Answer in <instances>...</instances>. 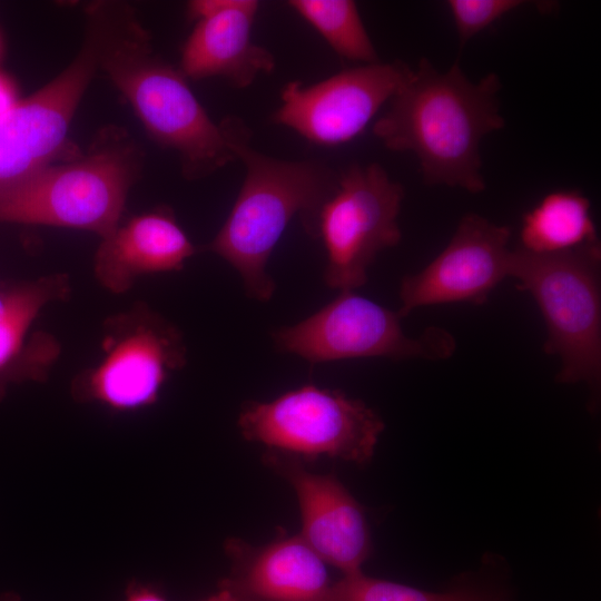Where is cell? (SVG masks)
<instances>
[{
	"label": "cell",
	"mask_w": 601,
	"mask_h": 601,
	"mask_svg": "<svg viewBox=\"0 0 601 601\" xmlns=\"http://www.w3.org/2000/svg\"><path fill=\"white\" fill-rule=\"evenodd\" d=\"M521 248L536 254L570 250L598 242L590 200L577 190H558L544 196L524 214Z\"/></svg>",
	"instance_id": "cell-18"
},
{
	"label": "cell",
	"mask_w": 601,
	"mask_h": 601,
	"mask_svg": "<svg viewBox=\"0 0 601 601\" xmlns=\"http://www.w3.org/2000/svg\"><path fill=\"white\" fill-rule=\"evenodd\" d=\"M510 238V227L465 215L446 247L422 270L402 278L400 317L428 305L485 302L509 277Z\"/></svg>",
	"instance_id": "cell-12"
},
{
	"label": "cell",
	"mask_w": 601,
	"mask_h": 601,
	"mask_svg": "<svg viewBox=\"0 0 601 601\" xmlns=\"http://www.w3.org/2000/svg\"><path fill=\"white\" fill-rule=\"evenodd\" d=\"M328 601H510L499 589L480 584H462L444 592H431L382 580L362 571L343 574L333 582Z\"/></svg>",
	"instance_id": "cell-20"
},
{
	"label": "cell",
	"mask_w": 601,
	"mask_h": 601,
	"mask_svg": "<svg viewBox=\"0 0 601 601\" xmlns=\"http://www.w3.org/2000/svg\"><path fill=\"white\" fill-rule=\"evenodd\" d=\"M287 6L308 22L342 58L362 65L378 62L376 49L351 0H289Z\"/></svg>",
	"instance_id": "cell-19"
},
{
	"label": "cell",
	"mask_w": 601,
	"mask_h": 601,
	"mask_svg": "<svg viewBox=\"0 0 601 601\" xmlns=\"http://www.w3.org/2000/svg\"><path fill=\"white\" fill-rule=\"evenodd\" d=\"M238 427L247 441L300 459L329 456L365 464L385 424L363 401L307 384L269 402H247Z\"/></svg>",
	"instance_id": "cell-6"
},
{
	"label": "cell",
	"mask_w": 601,
	"mask_h": 601,
	"mask_svg": "<svg viewBox=\"0 0 601 601\" xmlns=\"http://www.w3.org/2000/svg\"><path fill=\"white\" fill-rule=\"evenodd\" d=\"M19 102L18 90L13 80L0 71V118Z\"/></svg>",
	"instance_id": "cell-23"
},
{
	"label": "cell",
	"mask_w": 601,
	"mask_h": 601,
	"mask_svg": "<svg viewBox=\"0 0 601 601\" xmlns=\"http://www.w3.org/2000/svg\"><path fill=\"white\" fill-rule=\"evenodd\" d=\"M0 601H21L20 597L14 592H6L0 595Z\"/></svg>",
	"instance_id": "cell-26"
},
{
	"label": "cell",
	"mask_w": 601,
	"mask_h": 601,
	"mask_svg": "<svg viewBox=\"0 0 601 601\" xmlns=\"http://www.w3.org/2000/svg\"><path fill=\"white\" fill-rule=\"evenodd\" d=\"M136 174L129 148L101 147L81 160L47 166L0 190V221L111 235Z\"/></svg>",
	"instance_id": "cell-5"
},
{
	"label": "cell",
	"mask_w": 601,
	"mask_h": 601,
	"mask_svg": "<svg viewBox=\"0 0 601 601\" xmlns=\"http://www.w3.org/2000/svg\"><path fill=\"white\" fill-rule=\"evenodd\" d=\"M225 551L231 564L219 589L236 601H328L334 581L326 563L299 535L258 546L230 539Z\"/></svg>",
	"instance_id": "cell-15"
},
{
	"label": "cell",
	"mask_w": 601,
	"mask_h": 601,
	"mask_svg": "<svg viewBox=\"0 0 601 601\" xmlns=\"http://www.w3.org/2000/svg\"><path fill=\"white\" fill-rule=\"evenodd\" d=\"M403 198V186L378 164H354L338 174L318 210L314 234L326 252L328 287L354 290L367 282L376 256L401 242Z\"/></svg>",
	"instance_id": "cell-7"
},
{
	"label": "cell",
	"mask_w": 601,
	"mask_h": 601,
	"mask_svg": "<svg viewBox=\"0 0 601 601\" xmlns=\"http://www.w3.org/2000/svg\"><path fill=\"white\" fill-rule=\"evenodd\" d=\"M401 319L396 311L342 290L316 313L276 329L272 337L278 351L311 364L362 357L442 361L454 354L455 338L445 328L428 326L418 337H410Z\"/></svg>",
	"instance_id": "cell-9"
},
{
	"label": "cell",
	"mask_w": 601,
	"mask_h": 601,
	"mask_svg": "<svg viewBox=\"0 0 601 601\" xmlns=\"http://www.w3.org/2000/svg\"><path fill=\"white\" fill-rule=\"evenodd\" d=\"M524 4L520 0H450L452 16L461 43L490 27L506 13Z\"/></svg>",
	"instance_id": "cell-21"
},
{
	"label": "cell",
	"mask_w": 601,
	"mask_h": 601,
	"mask_svg": "<svg viewBox=\"0 0 601 601\" xmlns=\"http://www.w3.org/2000/svg\"><path fill=\"white\" fill-rule=\"evenodd\" d=\"M601 247L599 242L553 253L511 250L509 277L529 292L544 318L545 354L561 362L555 381L584 383L597 411L601 380Z\"/></svg>",
	"instance_id": "cell-4"
},
{
	"label": "cell",
	"mask_w": 601,
	"mask_h": 601,
	"mask_svg": "<svg viewBox=\"0 0 601 601\" xmlns=\"http://www.w3.org/2000/svg\"><path fill=\"white\" fill-rule=\"evenodd\" d=\"M201 601H236L227 591L219 589L215 594Z\"/></svg>",
	"instance_id": "cell-25"
},
{
	"label": "cell",
	"mask_w": 601,
	"mask_h": 601,
	"mask_svg": "<svg viewBox=\"0 0 601 601\" xmlns=\"http://www.w3.org/2000/svg\"><path fill=\"white\" fill-rule=\"evenodd\" d=\"M237 160L245 177L231 210L206 249L239 274L246 295L267 302L276 285L268 259L283 233L299 216L314 238L318 210L334 190L338 174L317 160H284L240 144Z\"/></svg>",
	"instance_id": "cell-3"
},
{
	"label": "cell",
	"mask_w": 601,
	"mask_h": 601,
	"mask_svg": "<svg viewBox=\"0 0 601 601\" xmlns=\"http://www.w3.org/2000/svg\"><path fill=\"white\" fill-rule=\"evenodd\" d=\"M104 335L98 362L72 380L71 395L77 402L116 412L146 408L187 362L180 331L147 306L107 319Z\"/></svg>",
	"instance_id": "cell-8"
},
{
	"label": "cell",
	"mask_w": 601,
	"mask_h": 601,
	"mask_svg": "<svg viewBox=\"0 0 601 601\" xmlns=\"http://www.w3.org/2000/svg\"><path fill=\"white\" fill-rule=\"evenodd\" d=\"M28 286V282L9 287H0V317L6 315L20 300Z\"/></svg>",
	"instance_id": "cell-24"
},
{
	"label": "cell",
	"mask_w": 601,
	"mask_h": 601,
	"mask_svg": "<svg viewBox=\"0 0 601 601\" xmlns=\"http://www.w3.org/2000/svg\"><path fill=\"white\" fill-rule=\"evenodd\" d=\"M500 88L494 73L472 82L459 62L441 72L422 59L375 121L373 134L390 150L413 152L426 184L481 193V140L504 126Z\"/></svg>",
	"instance_id": "cell-2"
},
{
	"label": "cell",
	"mask_w": 601,
	"mask_h": 601,
	"mask_svg": "<svg viewBox=\"0 0 601 601\" xmlns=\"http://www.w3.org/2000/svg\"><path fill=\"white\" fill-rule=\"evenodd\" d=\"M99 31V63L127 98L151 137L176 150L183 175L200 179L237 160L250 130L237 117L216 124L188 86L187 78L152 55L147 32L128 10L89 11Z\"/></svg>",
	"instance_id": "cell-1"
},
{
	"label": "cell",
	"mask_w": 601,
	"mask_h": 601,
	"mask_svg": "<svg viewBox=\"0 0 601 601\" xmlns=\"http://www.w3.org/2000/svg\"><path fill=\"white\" fill-rule=\"evenodd\" d=\"M256 0H195L187 14L196 24L181 49L179 70L194 80L219 77L243 89L275 69V58L252 39Z\"/></svg>",
	"instance_id": "cell-14"
},
{
	"label": "cell",
	"mask_w": 601,
	"mask_h": 601,
	"mask_svg": "<svg viewBox=\"0 0 601 601\" xmlns=\"http://www.w3.org/2000/svg\"><path fill=\"white\" fill-rule=\"evenodd\" d=\"M412 71L401 61H378L344 69L308 86L290 81L282 89V104L272 121L315 145L346 144L366 128Z\"/></svg>",
	"instance_id": "cell-10"
},
{
	"label": "cell",
	"mask_w": 601,
	"mask_h": 601,
	"mask_svg": "<svg viewBox=\"0 0 601 601\" xmlns=\"http://www.w3.org/2000/svg\"><path fill=\"white\" fill-rule=\"evenodd\" d=\"M124 601H168L156 588L137 580L128 583Z\"/></svg>",
	"instance_id": "cell-22"
},
{
	"label": "cell",
	"mask_w": 601,
	"mask_h": 601,
	"mask_svg": "<svg viewBox=\"0 0 601 601\" xmlns=\"http://www.w3.org/2000/svg\"><path fill=\"white\" fill-rule=\"evenodd\" d=\"M99 32L88 20L86 41L52 81L0 118V190L55 159L67 141L77 106L99 65Z\"/></svg>",
	"instance_id": "cell-11"
},
{
	"label": "cell",
	"mask_w": 601,
	"mask_h": 601,
	"mask_svg": "<svg viewBox=\"0 0 601 601\" xmlns=\"http://www.w3.org/2000/svg\"><path fill=\"white\" fill-rule=\"evenodd\" d=\"M69 292L66 274H52L28 282L20 300L0 317V397L10 383L48 377L60 354L59 343L47 333L30 331L42 308L52 302L66 299Z\"/></svg>",
	"instance_id": "cell-17"
},
{
	"label": "cell",
	"mask_w": 601,
	"mask_h": 601,
	"mask_svg": "<svg viewBox=\"0 0 601 601\" xmlns=\"http://www.w3.org/2000/svg\"><path fill=\"white\" fill-rule=\"evenodd\" d=\"M196 252L174 214L157 209L132 217L102 239L93 274L107 290L121 294L141 276L183 269Z\"/></svg>",
	"instance_id": "cell-16"
},
{
	"label": "cell",
	"mask_w": 601,
	"mask_h": 601,
	"mask_svg": "<svg viewBox=\"0 0 601 601\" xmlns=\"http://www.w3.org/2000/svg\"><path fill=\"white\" fill-rule=\"evenodd\" d=\"M264 460L296 493L303 541L343 574L362 571L373 550L371 531L362 505L345 485L333 473L308 471L296 455L270 450Z\"/></svg>",
	"instance_id": "cell-13"
}]
</instances>
